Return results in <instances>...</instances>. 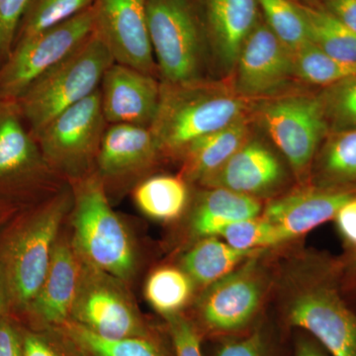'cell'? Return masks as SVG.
Segmentation results:
<instances>
[{
  "label": "cell",
  "mask_w": 356,
  "mask_h": 356,
  "mask_svg": "<svg viewBox=\"0 0 356 356\" xmlns=\"http://www.w3.org/2000/svg\"><path fill=\"white\" fill-rule=\"evenodd\" d=\"M259 102L238 95L233 86L201 79L161 81L158 111L149 130L163 156L180 158L194 140L248 116Z\"/></svg>",
  "instance_id": "cell-1"
},
{
  "label": "cell",
  "mask_w": 356,
  "mask_h": 356,
  "mask_svg": "<svg viewBox=\"0 0 356 356\" xmlns=\"http://www.w3.org/2000/svg\"><path fill=\"white\" fill-rule=\"evenodd\" d=\"M72 198V188L58 192L15 225L2 243L0 270L13 308L27 311L36 298Z\"/></svg>",
  "instance_id": "cell-2"
},
{
  "label": "cell",
  "mask_w": 356,
  "mask_h": 356,
  "mask_svg": "<svg viewBox=\"0 0 356 356\" xmlns=\"http://www.w3.org/2000/svg\"><path fill=\"white\" fill-rule=\"evenodd\" d=\"M74 248L84 264L126 281L136 268L131 236L110 206L108 194L95 172L70 182Z\"/></svg>",
  "instance_id": "cell-3"
},
{
  "label": "cell",
  "mask_w": 356,
  "mask_h": 356,
  "mask_svg": "<svg viewBox=\"0 0 356 356\" xmlns=\"http://www.w3.org/2000/svg\"><path fill=\"white\" fill-rule=\"evenodd\" d=\"M113 63L93 30L76 51L35 81L15 102L32 135L35 137L58 114L97 91Z\"/></svg>",
  "instance_id": "cell-4"
},
{
  "label": "cell",
  "mask_w": 356,
  "mask_h": 356,
  "mask_svg": "<svg viewBox=\"0 0 356 356\" xmlns=\"http://www.w3.org/2000/svg\"><path fill=\"white\" fill-rule=\"evenodd\" d=\"M107 126L98 89L49 122L35 139L51 172L74 182L95 172Z\"/></svg>",
  "instance_id": "cell-5"
},
{
  "label": "cell",
  "mask_w": 356,
  "mask_h": 356,
  "mask_svg": "<svg viewBox=\"0 0 356 356\" xmlns=\"http://www.w3.org/2000/svg\"><path fill=\"white\" fill-rule=\"evenodd\" d=\"M147 25L159 74L168 83L199 79L206 43L193 0H146Z\"/></svg>",
  "instance_id": "cell-6"
},
{
  "label": "cell",
  "mask_w": 356,
  "mask_h": 356,
  "mask_svg": "<svg viewBox=\"0 0 356 356\" xmlns=\"http://www.w3.org/2000/svg\"><path fill=\"white\" fill-rule=\"evenodd\" d=\"M92 6L14 44L10 55L0 67V102H16L35 81L91 36L95 30Z\"/></svg>",
  "instance_id": "cell-7"
},
{
  "label": "cell",
  "mask_w": 356,
  "mask_h": 356,
  "mask_svg": "<svg viewBox=\"0 0 356 356\" xmlns=\"http://www.w3.org/2000/svg\"><path fill=\"white\" fill-rule=\"evenodd\" d=\"M254 110L276 147L297 175L305 172L330 133L318 95L261 99Z\"/></svg>",
  "instance_id": "cell-8"
},
{
  "label": "cell",
  "mask_w": 356,
  "mask_h": 356,
  "mask_svg": "<svg viewBox=\"0 0 356 356\" xmlns=\"http://www.w3.org/2000/svg\"><path fill=\"white\" fill-rule=\"evenodd\" d=\"M119 281L83 262L72 321L108 339L147 337L144 323Z\"/></svg>",
  "instance_id": "cell-9"
},
{
  "label": "cell",
  "mask_w": 356,
  "mask_h": 356,
  "mask_svg": "<svg viewBox=\"0 0 356 356\" xmlns=\"http://www.w3.org/2000/svg\"><path fill=\"white\" fill-rule=\"evenodd\" d=\"M92 8L95 33L115 63L156 77L146 0H95Z\"/></svg>",
  "instance_id": "cell-10"
},
{
  "label": "cell",
  "mask_w": 356,
  "mask_h": 356,
  "mask_svg": "<svg viewBox=\"0 0 356 356\" xmlns=\"http://www.w3.org/2000/svg\"><path fill=\"white\" fill-rule=\"evenodd\" d=\"M234 70V88L252 100L270 98L297 79L293 54L262 18L243 44Z\"/></svg>",
  "instance_id": "cell-11"
},
{
  "label": "cell",
  "mask_w": 356,
  "mask_h": 356,
  "mask_svg": "<svg viewBox=\"0 0 356 356\" xmlns=\"http://www.w3.org/2000/svg\"><path fill=\"white\" fill-rule=\"evenodd\" d=\"M287 317L332 356H356V316L331 288L316 284L297 290L288 302Z\"/></svg>",
  "instance_id": "cell-12"
},
{
  "label": "cell",
  "mask_w": 356,
  "mask_h": 356,
  "mask_svg": "<svg viewBox=\"0 0 356 356\" xmlns=\"http://www.w3.org/2000/svg\"><path fill=\"white\" fill-rule=\"evenodd\" d=\"M161 156L163 154L149 128L113 124L107 126L103 135L95 173L107 193L110 188L135 184Z\"/></svg>",
  "instance_id": "cell-13"
},
{
  "label": "cell",
  "mask_w": 356,
  "mask_h": 356,
  "mask_svg": "<svg viewBox=\"0 0 356 356\" xmlns=\"http://www.w3.org/2000/svg\"><path fill=\"white\" fill-rule=\"evenodd\" d=\"M264 295V281L254 257L208 286L199 302L205 324L221 332L236 331L252 321Z\"/></svg>",
  "instance_id": "cell-14"
},
{
  "label": "cell",
  "mask_w": 356,
  "mask_h": 356,
  "mask_svg": "<svg viewBox=\"0 0 356 356\" xmlns=\"http://www.w3.org/2000/svg\"><path fill=\"white\" fill-rule=\"evenodd\" d=\"M55 175L15 102H0V194L44 184Z\"/></svg>",
  "instance_id": "cell-15"
},
{
  "label": "cell",
  "mask_w": 356,
  "mask_h": 356,
  "mask_svg": "<svg viewBox=\"0 0 356 356\" xmlns=\"http://www.w3.org/2000/svg\"><path fill=\"white\" fill-rule=\"evenodd\" d=\"M161 83L156 76L113 63L99 86L100 103L108 125L151 127L158 111Z\"/></svg>",
  "instance_id": "cell-16"
},
{
  "label": "cell",
  "mask_w": 356,
  "mask_h": 356,
  "mask_svg": "<svg viewBox=\"0 0 356 356\" xmlns=\"http://www.w3.org/2000/svg\"><path fill=\"white\" fill-rule=\"evenodd\" d=\"M206 43L225 70L233 72L243 44L261 19L257 0H193Z\"/></svg>",
  "instance_id": "cell-17"
},
{
  "label": "cell",
  "mask_w": 356,
  "mask_h": 356,
  "mask_svg": "<svg viewBox=\"0 0 356 356\" xmlns=\"http://www.w3.org/2000/svg\"><path fill=\"white\" fill-rule=\"evenodd\" d=\"M355 196L344 189H304L269 203L262 217L289 241L336 218L339 210Z\"/></svg>",
  "instance_id": "cell-18"
},
{
  "label": "cell",
  "mask_w": 356,
  "mask_h": 356,
  "mask_svg": "<svg viewBox=\"0 0 356 356\" xmlns=\"http://www.w3.org/2000/svg\"><path fill=\"white\" fill-rule=\"evenodd\" d=\"M282 179V165L273 152L257 140H248L201 184L254 197L273 191Z\"/></svg>",
  "instance_id": "cell-19"
},
{
  "label": "cell",
  "mask_w": 356,
  "mask_h": 356,
  "mask_svg": "<svg viewBox=\"0 0 356 356\" xmlns=\"http://www.w3.org/2000/svg\"><path fill=\"white\" fill-rule=\"evenodd\" d=\"M81 266L76 248L58 240L43 284L27 311L44 324L67 322L79 289Z\"/></svg>",
  "instance_id": "cell-20"
},
{
  "label": "cell",
  "mask_w": 356,
  "mask_h": 356,
  "mask_svg": "<svg viewBox=\"0 0 356 356\" xmlns=\"http://www.w3.org/2000/svg\"><path fill=\"white\" fill-rule=\"evenodd\" d=\"M250 138V119L245 118L194 140L180 158L184 159V177L202 184Z\"/></svg>",
  "instance_id": "cell-21"
},
{
  "label": "cell",
  "mask_w": 356,
  "mask_h": 356,
  "mask_svg": "<svg viewBox=\"0 0 356 356\" xmlns=\"http://www.w3.org/2000/svg\"><path fill=\"white\" fill-rule=\"evenodd\" d=\"M261 205L252 196L220 187H211L200 194L191 215L194 235L218 236L234 222L259 217Z\"/></svg>",
  "instance_id": "cell-22"
},
{
  "label": "cell",
  "mask_w": 356,
  "mask_h": 356,
  "mask_svg": "<svg viewBox=\"0 0 356 356\" xmlns=\"http://www.w3.org/2000/svg\"><path fill=\"white\" fill-rule=\"evenodd\" d=\"M259 250H238L216 236L199 241L184 255L182 267L194 283L209 285L228 275Z\"/></svg>",
  "instance_id": "cell-23"
},
{
  "label": "cell",
  "mask_w": 356,
  "mask_h": 356,
  "mask_svg": "<svg viewBox=\"0 0 356 356\" xmlns=\"http://www.w3.org/2000/svg\"><path fill=\"white\" fill-rule=\"evenodd\" d=\"M318 187L348 191L356 184V130L330 133L316 163Z\"/></svg>",
  "instance_id": "cell-24"
},
{
  "label": "cell",
  "mask_w": 356,
  "mask_h": 356,
  "mask_svg": "<svg viewBox=\"0 0 356 356\" xmlns=\"http://www.w3.org/2000/svg\"><path fill=\"white\" fill-rule=\"evenodd\" d=\"M134 200L147 216L172 221L186 208L188 188L184 178L156 175L145 178L134 187Z\"/></svg>",
  "instance_id": "cell-25"
},
{
  "label": "cell",
  "mask_w": 356,
  "mask_h": 356,
  "mask_svg": "<svg viewBox=\"0 0 356 356\" xmlns=\"http://www.w3.org/2000/svg\"><path fill=\"white\" fill-rule=\"evenodd\" d=\"M298 4L305 18L309 40L330 57L356 62V33L316 6Z\"/></svg>",
  "instance_id": "cell-26"
},
{
  "label": "cell",
  "mask_w": 356,
  "mask_h": 356,
  "mask_svg": "<svg viewBox=\"0 0 356 356\" xmlns=\"http://www.w3.org/2000/svg\"><path fill=\"white\" fill-rule=\"evenodd\" d=\"M64 325L70 339L86 356H165L147 337L108 339L74 321H67Z\"/></svg>",
  "instance_id": "cell-27"
},
{
  "label": "cell",
  "mask_w": 356,
  "mask_h": 356,
  "mask_svg": "<svg viewBox=\"0 0 356 356\" xmlns=\"http://www.w3.org/2000/svg\"><path fill=\"white\" fill-rule=\"evenodd\" d=\"M257 1L262 20L293 55L311 44L305 18L296 2L292 0Z\"/></svg>",
  "instance_id": "cell-28"
},
{
  "label": "cell",
  "mask_w": 356,
  "mask_h": 356,
  "mask_svg": "<svg viewBox=\"0 0 356 356\" xmlns=\"http://www.w3.org/2000/svg\"><path fill=\"white\" fill-rule=\"evenodd\" d=\"M193 283L184 269L163 267L151 274L145 292L149 304L166 317L178 313L188 303Z\"/></svg>",
  "instance_id": "cell-29"
},
{
  "label": "cell",
  "mask_w": 356,
  "mask_h": 356,
  "mask_svg": "<svg viewBox=\"0 0 356 356\" xmlns=\"http://www.w3.org/2000/svg\"><path fill=\"white\" fill-rule=\"evenodd\" d=\"M95 2V0H32L21 20L15 44L74 17L90 8Z\"/></svg>",
  "instance_id": "cell-30"
},
{
  "label": "cell",
  "mask_w": 356,
  "mask_h": 356,
  "mask_svg": "<svg viewBox=\"0 0 356 356\" xmlns=\"http://www.w3.org/2000/svg\"><path fill=\"white\" fill-rule=\"evenodd\" d=\"M293 57L297 79L308 83L325 88L356 76V62L330 57L311 44Z\"/></svg>",
  "instance_id": "cell-31"
},
{
  "label": "cell",
  "mask_w": 356,
  "mask_h": 356,
  "mask_svg": "<svg viewBox=\"0 0 356 356\" xmlns=\"http://www.w3.org/2000/svg\"><path fill=\"white\" fill-rule=\"evenodd\" d=\"M318 97L330 133L356 130V76L325 86Z\"/></svg>",
  "instance_id": "cell-32"
},
{
  "label": "cell",
  "mask_w": 356,
  "mask_h": 356,
  "mask_svg": "<svg viewBox=\"0 0 356 356\" xmlns=\"http://www.w3.org/2000/svg\"><path fill=\"white\" fill-rule=\"evenodd\" d=\"M219 236L232 247L243 250H259L287 242L280 229L262 216L229 225Z\"/></svg>",
  "instance_id": "cell-33"
},
{
  "label": "cell",
  "mask_w": 356,
  "mask_h": 356,
  "mask_svg": "<svg viewBox=\"0 0 356 356\" xmlns=\"http://www.w3.org/2000/svg\"><path fill=\"white\" fill-rule=\"evenodd\" d=\"M32 0H0V67L10 55L23 16Z\"/></svg>",
  "instance_id": "cell-34"
},
{
  "label": "cell",
  "mask_w": 356,
  "mask_h": 356,
  "mask_svg": "<svg viewBox=\"0 0 356 356\" xmlns=\"http://www.w3.org/2000/svg\"><path fill=\"white\" fill-rule=\"evenodd\" d=\"M177 356H202L195 327L179 313L166 316Z\"/></svg>",
  "instance_id": "cell-35"
},
{
  "label": "cell",
  "mask_w": 356,
  "mask_h": 356,
  "mask_svg": "<svg viewBox=\"0 0 356 356\" xmlns=\"http://www.w3.org/2000/svg\"><path fill=\"white\" fill-rule=\"evenodd\" d=\"M316 6L356 33V0H316Z\"/></svg>",
  "instance_id": "cell-36"
},
{
  "label": "cell",
  "mask_w": 356,
  "mask_h": 356,
  "mask_svg": "<svg viewBox=\"0 0 356 356\" xmlns=\"http://www.w3.org/2000/svg\"><path fill=\"white\" fill-rule=\"evenodd\" d=\"M217 356H266V343L259 334L225 344Z\"/></svg>",
  "instance_id": "cell-37"
},
{
  "label": "cell",
  "mask_w": 356,
  "mask_h": 356,
  "mask_svg": "<svg viewBox=\"0 0 356 356\" xmlns=\"http://www.w3.org/2000/svg\"><path fill=\"white\" fill-rule=\"evenodd\" d=\"M0 356H23L22 334L6 317L0 318Z\"/></svg>",
  "instance_id": "cell-38"
},
{
  "label": "cell",
  "mask_w": 356,
  "mask_h": 356,
  "mask_svg": "<svg viewBox=\"0 0 356 356\" xmlns=\"http://www.w3.org/2000/svg\"><path fill=\"white\" fill-rule=\"evenodd\" d=\"M336 220L343 238L351 245H356V196L339 210Z\"/></svg>",
  "instance_id": "cell-39"
},
{
  "label": "cell",
  "mask_w": 356,
  "mask_h": 356,
  "mask_svg": "<svg viewBox=\"0 0 356 356\" xmlns=\"http://www.w3.org/2000/svg\"><path fill=\"white\" fill-rule=\"evenodd\" d=\"M23 356H60L44 339L32 332L22 334Z\"/></svg>",
  "instance_id": "cell-40"
},
{
  "label": "cell",
  "mask_w": 356,
  "mask_h": 356,
  "mask_svg": "<svg viewBox=\"0 0 356 356\" xmlns=\"http://www.w3.org/2000/svg\"><path fill=\"white\" fill-rule=\"evenodd\" d=\"M9 307H11L10 299L7 291L6 281L0 270V318L6 317V312Z\"/></svg>",
  "instance_id": "cell-41"
},
{
  "label": "cell",
  "mask_w": 356,
  "mask_h": 356,
  "mask_svg": "<svg viewBox=\"0 0 356 356\" xmlns=\"http://www.w3.org/2000/svg\"><path fill=\"white\" fill-rule=\"evenodd\" d=\"M296 356H324V355L313 343L302 341L297 346Z\"/></svg>",
  "instance_id": "cell-42"
},
{
  "label": "cell",
  "mask_w": 356,
  "mask_h": 356,
  "mask_svg": "<svg viewBox=\"0 0 356 356\" xmlns=\"http://www.w3.org/2000/svg\"><path fill=\"white\" fill-rule=\"evenodd\" d=\"M292 1L296 2V3L306 4V6H314L316 0H292Z\"/></svg>",
  "instance_id": "cell-43"
}]
</instances>
